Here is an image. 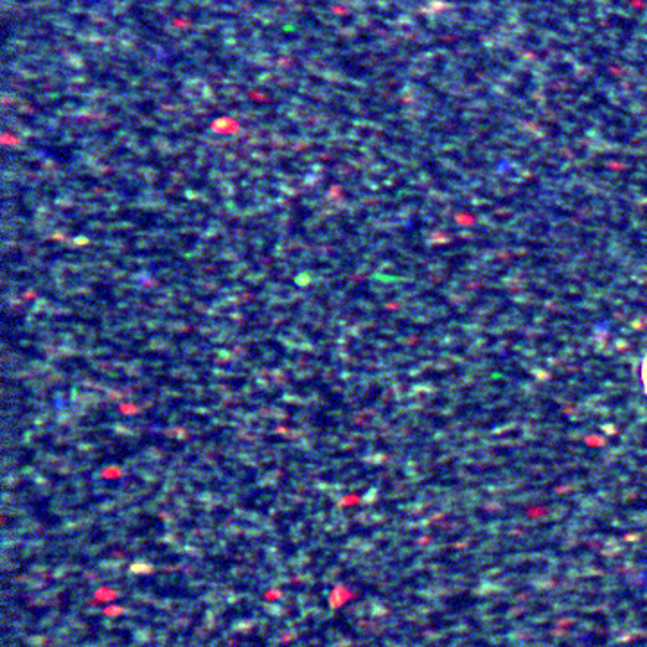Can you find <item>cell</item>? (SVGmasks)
I'll list each match as a JSON object with an SVG mask.
<instances>
[{
	"label": "cell",
	"instance_id": "1",
	"mask_svg": "<svg viewBox=\"0 0 647 647\" xmlns=\"http://www.w3.org/2000/svg\"><path fill=\"white\" fill-rule=\"evenodd\" d=\"M640 379H642V387H644V392L647 396V354L644 356L642 365H640Z\"/></svg>",
	"mask_w": 647,
	"mask_h": 647
}]
</instances>
